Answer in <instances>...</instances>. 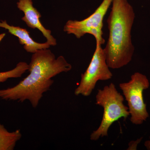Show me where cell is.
Masks as SVG:
<instances>
[{"mask_svg": "<svg viewBox=\"0 0 150 150\" xmlns=\"http://www.w3.org/2000/svg\"><path fill=\"white\" fill-rule=\"evenodd\" d=\"M29 74L11 88L0 90V98L5 100H28L32 107H37L43 94L50 90L54 81L51 78L71 70L72 66L63 56L56 58L48 49L38 50L33 54L29 64Z\"/></svg>", "mask_w": 150, "mask_h": 150, "instance_id": "1", "label": "cell"}, {"mask_svg": "<svg viewBox=\"0 0 150 150\" xmlns=\"http://www.w3.org/2000/svg\"><path fill=\"white\" fill-rule=\"evenodd\" d=\"M111 5L107 20L109 36L103 50L108 65L115 69L128 65L133 58L131 33L135 13L128 0H112Z\"/></svg>", "mask_w": 150, "mask_h": 150, "instance_id": "2", "label": "cell"}, {"mask_svg": "<svg viewBox=\"0 0 150 150\" xmlns=\"http://www.w3.org/2000/svg\"><path fill=\"white\" fill-rule=\"evenodd\" d=\"M96 98V104L103 108V113L99 127L90 135V139L95 141L107 137L109 128L115 121L121 118L126 120L130 115L129 108L123 103L124 98L114 84L110 83L98 90Z\"/></svg>", "mask_w": 150, "mask_h": 150, "instance_id": "3", "label": "cell"}, {"mask_svg": "<svg viewBox=\"0 0 150 150\" xmlns=\"http://www.w3.org/2000/svg\"><path fill=\"white\" fill-rule=\"evenodd\" d=\"M149 86L146 76L139 72L133 74L127 82L119 84L128 102L130 121L135 125H142L149 116L143 97L144 91L149 88Z\"/></svg>", "mask_w": 150, "mask_h": 150, "instance_id": "4", "label": "cell"}, {"mask_svg": "<svg viewBox=\"0 0 150 150\" xmlns=\"http://www.w3.org/2000/svg\"><path fill=\"white\" fill-rule=\"evenodd\" d=\"M102 45L96 43V48L88 67L82 74L80 82L75 89V95L88 96L99 81H107L112 76V73L106 63Z\"/></svg>", "mask_w": 150, "mask_h": 150, "instance_id": "5", "label": "cell"}, {"mask_svg": "<svg viewBox=\"0 0 150 150\" xmlns=\"http://www.w3.org/2000/svg\"><path fill=\"white\" fill-rule=\"evenodd\" d=\"M112 0H103L93 13L81 21L69 20L64 26V31L68 34H73L81 38L86 34L93 35L96 43L104 44L103 37V19L111 5Z\"/></svg>", "mask_w": 150, "mask_h": 150, "instance_id": "6", "label": "cell"}, {"mask_svg": "<svg viewBox=\"0 0 150 150\" xmlns=\"http://www.w3.org/2000/svg\"><path fill=\"white\" fill-rule=\"evenodd\" d=\"M17 6L24 13V16L21 19L28 26L33 29L39 30L50 46H56L57 44L56 39L51 35V30L46 29L41 23L40 21L41 14L33 6L32 0H19Z\"/></svg>", "mask_w": 150, "mask_h": 150, "instance_id": "7", "label": "cell"}, {"mask_svg": "<svg viewBox=\"0 0 150 150\" xmlns=\"http://www.w3.org/2000/svg\"><path fill=\"white\" fill-rule=\"evenodd\" d=\"M0 28L7 30L11 34L18 38L19 43L23 45L25 50L29 53L33 54L38 50L48 49L51 46L47 42L44 43L35 42L30 37L29 32L27 30L18 26L10 25L6 21H0Z\"/></svg>", "mask_w": 150, "mask_h": 150, "instance_id": "8", "label": "cell"}, {"mask_svg": "<svg viewBox=\"0 0 150 150\" xmlns=\"http://www.w3.org/2000/svg\"><path fill=\"white\" fill-rule=\"evenodd\" d=\"M21 137L20 129L10 132L0 123V150H13Z\"/></svg>", "mask_w": 150, "mask_h": 150, "instance_id": "9", "label": "cell"}, {"mask_svg": "<svg viewBox=\"0 0 150 150\" xmlns=\"http://www.w3.org/2000/svg\"><path fill=\"white\" fill-rule=\"evenodd\" d=\"M29 69V65L25 62H20L16 67L7 71L0 72V83H4L10 78L21 77Z\"/></svg>", "mask_w": 150, "mask_h": 150, "instance_id": "10", "label": "cell"}, {"mask_svg": "<svg viewBox=\"0 0 150 150\" xmlns=\"http://www.w3.org/2000/svg\"><path fill=\"white\" fill-rule=\"evenodd\" d=\"M142 140V138H141L138 139L137 141L130 142L129 144L128 150H137L138 145L141 142Z\"/></svg>", "mask_w": 150, "mask_h": 150, "instance_id": "11", "label": "cell"}, {"mask_svg": "<svg viewBox=\"0 0 150 150\" xmlns=\"http://www.w3.org/2000/svg\"><path fill=\"white\" fill-rule=\"evenodd\" d=\"M144 146L147 149L150 150V136L149 137V139L146 141L144 143Z\"/></svg>", "mask_w": 150, "mask_h": 150, "instance_id": "12", "label": "cell"}]
</instances>
